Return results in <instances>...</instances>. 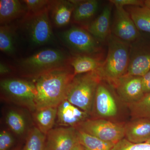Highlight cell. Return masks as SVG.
Instances as JSON below:
<instances>
[{
	"instance_id": "9a60e30c",
	"label": "cell",
	"mask_w": 150,
	"mask_h": 150,
	"mask_svg": "<svg viewBox=\"0 0 150 150\" xmlns=\"http://www.w3.org/2000/svg\"><path fill=\"white\" fill-rule=\"evenodd\" d=\"M48 8L54 24L57 27H64L71 21L74 4L73 1H51Z\"/></svg>"
},
{
	"instance_id": "7402d4cb",
	"label": "cell",
	"mask_w": 150,
	"mask_h": 150,
	"mask_svg": "<svg viewBox=\"0 0 150 150\" xmlns=\"http://www.w3.org/2000/svg\"><path fill=\"white\" fill-rule=\"evenodd\" d=\"M74 76L96 71L101 64L98 60L91 56L82 55L75 57L70 62Z\"/></svg>"
},
{
	"instance_id": "3957f363",
	"label": "cell",
	"mask_w": 150,
	"mask_h": 150,
	"mask_svg": "<svg viewBox=\"0 0 150 150\" xmlns=\"http://www.w3.org/2000/svg\"><path fill=\"white\" fill-rule=\"evenodd\" d=\"M108 44L107 57L97 70L103 79L113 83L127 73L131 45L112 34L108 38Z\"/></svg>"
},
{
	"instance_id": "f1b7e54d",
	"label": "cell",
	"mask_w": 150,
	"mask_h": 150,
	"mask_svg": "<svg viewBox=\"0 0 150 150\" xmlns=\"http://www.w3.org/2000/svg\"><path fill=\"white\" fill-rule=\"evenodd\" d=\"M112 150H150V144L146 143L134 144L123 139L115 144Z\"/></svg>"
},
{
	"instance_id": "277c9868",
	"label": "cell",
	"mask_w": 150,
	"mask_h": 150,
	"mask_svg": "<svg viewBox=\"0 0 150 150\" xmlns=\"http://www.w3.org/2000/svg\"><path fill=\"white\" fill-rule=\"evenodd\" d=\"M68 56L59 49H43L21 60L19 66L25 74L35 78L43 73L67 67Z\"/></svg>"
},
{
	"instance_id": "8992f818",
	"label": "cell",
	"mask_w": 150,
	"mask_h": 150,
	"mask_svg": "<svg viewBox=\"0 0 150 150\" xmlns=\"http://www.w3.org/2000/svg\"><path fill=\"white\" fill-rule=\"evenodd\" d=\"M49 7L33 14H26L24 20L31 44L42 46L54 39L51 22L48 15Z\"/></svg>"
},
{
	"instance_id": "603a6c76",
	"label": "cell",
	"mask_w": 150,
	"mask_h": 150,
	"mask_svg": "<svg viewBox=\"0 0 150 150\" xmlns=\"http://www.w3.org/2000/svg\"><path fill=\"white\" fill-rule=\"evenodd\" d=\"M79 142L85 150H112L115 144L104 142L96 137L78 130Z\"/></svg>"
},
{
	"instance_id": "7a4b0ae2",
	"label": "cell",
	"mask_w": 150,
	"mask_h": 150,
	"mask_svg": "<svg viewBox=\"0 0 150 150\" xmlns=\"http://www.w3.org/2000/svg\"><path fill=\"white\" fill-rule=\"evenodd\" d=\"M103 79L98 70L74 76L67 89L65 99L90 114L97 88Z\"/></svg>"
},
{
	"instance_id": "5bb4252c",
	"label": "cell",
	"mask_w": 150,
	"mask_h": 150,
	"mask_svg": "<svg viewBox=\"0 0 150 150\" xmlns=\"http://www.w3.org/2000/svg\"><path fill=\"white\" fill-rule=\"evenodd\" d=\"M89 115L65 99L58 105L57 123L63 127L76 128L88 119Z\"/></svg>"
},
{
	"instance_id": "4316f807",
	"label": "cell",
	"mask_w": 150,
	"mask_h": 150,
	"mask_svg": "<svg viewBox=\"0 0 150 150\" xmlns=\"http://www.w3.org/2000/svg\"><path fill=\"white\" fill-rule=\"evenodd\" d=\"M6 121L9 129L15 134H23L26 129V122L20 113L16 110H10L6 115Z\"/></svg>"
},
{
	"instance_id": "7c38bea8",
	"label": "cell",
	"mask_w": 150,
	"mask_h": 150,
	"mask_svg": "<svg viewBox=\"0 0 150 150\" xmlns=\"http://www.w3.org/2000/svg\"><path fill=\"white\" fill-rule=\"evenodd\" d=\"M113 83L120 98L128 104L144 95L142 77L125 75Z\"/></svg>"
},
{
	"instance_id": "1f68e13d",
	"label": "cell",
	"mask_w": 150,
	"mask_h": 150,
	"mask_svg": "<svg viewBox=\"0 0 150 150\" xmlns=\"http://www.w3.org/2000/svg\"><path fill=\"white\" fill-rule=\"evenodd\" d=\"M144 93L150 92V70L142 77Z\"/></svg>"
},
{
	"instance_id": "6da1fadb",
	"label": "cell",
	"mask_w": 150,
	"mask_h": 150,
	"mask_svg": "<svg viewBox=\"0 0 150 150\" xmlns=\"http://www.w3.org/2000/svg\"><path fill=\"white\" fill-rule=\"evenodd\" d=\"M74 77L68 66L43 73L34 78L38 95L36 109L58 107L65 99L67 89Z\"/></svg>"
},
{
	"instance_id": "d590c367",
	"label": "cell",
	"mask_w": 150,
	"mask_h": 150,
	"mask_svg": "<svg viewBox=\"0 0 150 150\" xmlns=\"http://www.w3.org/2000/svg\"><path fill=\"white\" fill-rule=\"evenodd\" d=\"M146 143H147V144H150V138L149 139V140H148L146 142Z\"/></svg>"
},
{
	"instance_id": "2e32d148",
	"label": "cell",
	"mask_w": 150,
	"mask_h": 150,
	"mask_svg": "<svg viewBox=\"0 0 150 150\" xmlns=\"http://www.w3.org/2000/svg\"><path fill=\"white\" fill-rule=\"evenodd\" d=\"M137 119L125 126V137L134 144L146 143L150 138V119Z\"/></svg>"
},
{
	"instance_id": "9c48e42d",
	"label": "cell",
	"mask_w": 150,
	"mask_h": 150,
	"mask_svg": "<svg viewBox=\"0 0 150 150\" xmlns=\"http://www.w3.org/2000/svg\"><path fill=\"white\" fill-rule=\"evenodd\" d=\"M150 70V45L139 39L130 46V61L126 75L142 77Z\"/></svg>"
},
{
	"instance_id": "ffe728a7",
	"label": "cell",
	"mask_w": 150,
	"mask_h": 150,
	"mask_svg": "<svg viewBox=\"0 0 150 150\" xmlns=\"http://www.w3.org/2000/svg\"><path fill=\"white\" fill-rule=\"evenodd\" d=\"M74 8L73 13V18L75 21H85L92 17L96 12L99 2L96 0L73 1Z\"/></svg>"
},
{
	"instance_id": "30bf717a",
	"label": "cell",
	"mask_w": 150,
	"mask_h": 150,
	"mask_svg": "<svg viewBox=\"0 0 150 150\" xmlns=\"http://www.w3.org/2000/svg\"><path fill=\"white\" fill-rule=\"evenodd\" d=\"M112 34L129 43L139 39L140 33L139 30L124 7L115 6Z\"/></svg>"
},
{
	"instance_id": "d4e9b609",
	"label": "cell",
	"mask_w": 150,
	"mask_h": 150,
	"mask_svg": "<svg viewBox=\"0 0 150 150\" xmlns=\"http://www.w3.org/2000/svg\"><path fill=\"white\" fill-rule=\"evenodd\" d=\"M0 49L8 55H13L15 52L13 31L7 24L0 27Z\"/></svg>"
},
{
	"instance_id": "836d02e7",
	"label": "cell",
	"mask_w": 150,
	"mask_h": 150,
	"mask_svg": "<svg viewBox=\"0 0 150 150\" xmlns=\"http://www.w3.org/2000/svg\"><path fill=\"white\" fill-rule=\"evenodd\" d=\"M71 150H85L84 149L83 146L80 144L79 143H78L77 144H76L73 149Z\"/></svg>"
},
{
	"instance_id": "4dcf8cb0",
	"label": "cell",
	"mask_w": 150,
	"mask_h": 150,
	"mask_svg": "<svg viewBox=\"0 0 150 150\" xmlns=\"http://www.w3.org/2000/svg\"><path fill=\"white\" fill-rule=\"evenodd\" d=\"M110 3L113 4L115 6L124 7L127 6H144V1L140 0H111Z\"/></svg>"
},
{
	"instance_id": "d6986e66",
	"label": "cell",
	"mask_w": 150,
	"mask_h": 150,
	"mask_svg": "<svg viewBox=\"0 0 150 150\" xmlns=\"http://www.w3.org/2000/svg\"><path fill=\"white\" fill-rule=\"evenodd\" d=\"M57 110L58 107H49L38 108L33 112L36 127L45 135L53 129L57 118Z\"/></svg>"
},
{
	"instance_id": "52a82bcc",
	"label": "cell",
	"mask_w": 150,
	"mask_h": 150,
	"mask_svg": "<svg viewBox=\"0 0 150 150\" xmlns=\"http://www.w3.org/2000/svg\"><path fill=\"white\" fill-rule=\"evenodd\" d=\"M76 129L115 144L125 137V126L105 119H88Z\"/></svg>"
},
{
	"instance_id": "cb8c5ba5",
	"label": "cell",
	"mask_w": 150,
	"mask_h": 150,
	"mask_svg": "<svg viewBox=\"0 0 150 150\" xmlns=\"http://www.w3.org/2000/svg\"><path fill=\"white\" fill-rule=\"evenodd\" d=\"M46 135L37 127L28 131L23 150H46Z\"/></svg>"
},
{
	"instance_id": "8fae6325",
	"label": "cell",
	"mask_w": 150,
	"mask_h": 150,
	"mask_svg": "<svg viewBox=\"0 0 150 150\" xmlns=\"http://www.w3.org/2000/svg\"><path fill=\"white\" fill-rule=\"evenodd\" d=\"M77 129L62 127L51 129L46 135V150H71L79 143Z\"/></svg>"
},
{
	"instance_id": "83f0119b",
	"label": "cell",
	"mask_w": 150,
	"mask_h": 150,
	"mask_svg": "<svg viewBox=\"0 0 150 150\" xmlns=\"http://www.w3.org/2000/svg\"><path fill=\"white\" fill-rule=\"evenodd\" d=\"M26 6L27 13L33 14L48 8L51 1L48 0H24L22 1Z\"/></svg>"
},
{
	"instance_id": "5b68a950",
	"label": "cell",
	"mask_w": 150,
	"mask_h": 150,
	"mask_svg": "<svg viewBox=\"0 0 150 150\" xmlns=\"http://www.w3.org/2000/svg\"><path fill=\"white\" fill-rule=\"evenodd\" d=\"M3 93L13 102L28 108L36 110L38 92L34 83L18 79L3 80L0 83Z\"/></svg>"
},
{
	"instance_id": "44dd1931",
	"label": "cell",
	"mask_w": 150,
	"mask_h": 150,
	"mask_svg": "<svg viewBox=\"0 0 150 150\" xmlns=\"http://www.w3.org/2000/svg\"><path fill=\"white\" fill-rule=\"evenodd\" d=\"M127 10L137 29L150 33V9L144 5L128 6Z\"/></svg>"
},
{
	"instance_id": "8d00e7d4",
	"label": "cell",
	"mask_w": 150,
	"mask_h": 150,
	"mask_svg": "<svg viewBox=\"0 0 150 150\" xmlns=\"http://www.w3.org/2000/svg\"><path fill=\"white\" fill-rule=\"evenodd\" d=\"M12 150H19L18 149H14Z\"/></svg>"
},
{
	"instance_id": "d6a6232c",
	"label": "cell",
	"mask_w": 150,
	"mask_h": 150,
	"mask_svg": "<svg viewBox=\"0 0 150 150\" xmlns=\"http://www.w3.org/2000/svg\"><path fill=\"white\" fill-rule=\"evenodd\" d=\"M11 69L7 65L2 63H0V74L1 75H5L10 72Z\"/></svg>"
},
{
	"instance_id": "ba28073f",
	"label": "cell",
	"mask_w": 150,
	"mask_h": 150,
	"mask_svg": "<svg viewBox=\"0 0 150 150\" xmlns=\"http://www.w3.org/2000/svg\"><path fill=\"white\" fill-rule=\"evenodd\" d=\"M60 36L68 46L81 54H93L98 49L95 38L88 31L80 28L71 27L61 33Z\"/></svg>"
},
{
	"instance_id": "484cf974",
	"label": "cell",
	"mask_w": 150,
	"mask_h": 150,
	"mask_svg": "<svg viewBox=\"0 0 150 150\" xmlns=\"http://www.w3.org/2000/svg\"><path fill=\"white\" fill-rule=\"evenodd\" d=\"M128 105L133 117L150 119V92L145 93L137 102Z\"/></svg>"
},
{
	"instance_id": "4fadbf2b",
	"label": "cell",
	"mask_w": 150,
	"mask_h": 150,
	"mask_svg": "<svg viewBox=\"0 0 150 150\" xmlns=\"http://www.w3.org/2000/svg\"><path fill=\"white\" fill-rule=\"evenodd\" d=\"M101 118H110L118 113L117 103L109 88L100 82L97 88L93 109Z\"/></svg>"
},
{
	"instance_id": "e575fe53",
	"label": "cell",
	"mask_w": 150,
	"mask_h": 150,
	"mask_svg": "<svg viewBox=\"0 0 150 150\" xmlns=\"http://www.w3.org/2000/svg\"><path fill=\"white\" fill-rule=\"evenodd\" d=\"M144 3L145 5L150 9V0L144 1Z\"/></svg>"
},
{
	"instance_id": "ac0fdd59",
	"label": "cell",
	"mask_w": 150,
	"mask_h": 150,
	"mask_svg": "<svg viewBox=\"0 0 150 150\" xmlns=\"http://www.w3.org/2000/svg\"><path fill=\"white\" fill-rule=\"evenodd\" d=\"M27 8L25 4L18 0L0 1V23L7 25L12 21L26 13Z\"/></svg>"
},
{
	"instance_id": "e0dca14e",
	"label": "cell",
	"mask_w": 150,
	"mask_h": 150,
	"mask_svg": "<svg viewBox=\"0 0 150 150\" xmlns=\"http://www.w3.org/2000/svg\"><path fill=\"white\" fill-rule=\"evenodd\" d=\"M111 12V6H105L99 16L89 25L88 31L97 40L103 41L109 36Z\"/></svg>"
},
{
	"instance_id": "f546056e",
	"label": "cell",
	"mask_w": 150,
	"mask_h": 150,
	"mask_svg": "<svg viewBox=\"0 0 150 150\" xmlns=\"http://www.w3.org/2000/svg\"><path fill=\"white\" fill-rule=\"evenodd\" d=\"M14 139L8 131L3 130L0 133V150H10L13 146Z\"/></svg>"
}]
</instances>
